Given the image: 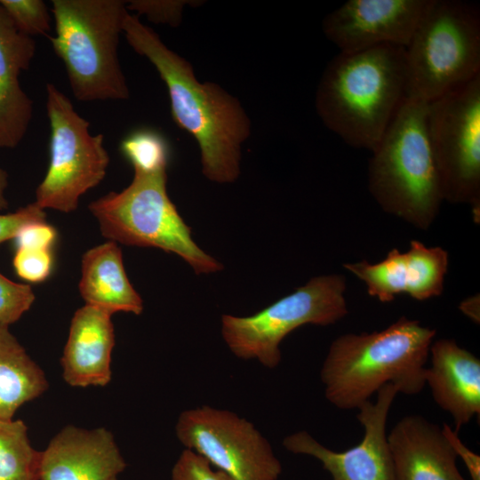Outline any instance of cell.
<instances>
[{"label":"cell","mask_w":480,"mask_h":480,"mask_svg":"<svg viewBox=\"0 0 480 480\" xmlns=\"http://www.w3.org/2000/svg\"><path fill=\"white\" fill-rule=\"evenodd\" d=\"M428 102L405 97L372 151L368 189L383 212L427 230L444 201L428 130Z\"/></svg>","instance_id":"obj_4"},{"label":"cell","mask_w":480,"mask_h":480,"mask_svg":"<svg viewBox=\"0 0 480 480\" xmlns=\"http://www.w3.org/2000/svg\"><path fill=\"white\" fill-rule=\"evenodd\" d=\"M166 170L134 172L128 187L92 202L88 208L103 236L122 244L154 247L183 259L197 275L211 274L222 265L193 240L191 228L171 201Z\"/></svg>","instance_id":"obj_6"},{"label":"cell","mask_w":480,"mask_h":480,"mask_svg":"<svg viewBox=\"0 0 480 480\" xmlns=\"http://www.w3.org/2000/svg\"><path fill=\"white\" fill-rule=\"evenodd\" d=\"M435 336L436 330L406 316L381 331L339 336L320 371L325 398L339 409L352 410L388 384L398 393L419 394L426 385Z\"/></svg>","instance_id":"obj_2"},{"label":"cell","mask_w":480,"mask_h":480,"mask_svg":"<svg viewBox=\"0 0 480 480\" xmlns=\"http://www.w3.org/2000/svg\"><path fill=\"white\" fill-rule=\"evenodd\" d=\"M114 480H117V478L114 479Z\"/></svg>","instance_id":"obj_34"},{"label":"cell","mask_w":480,"mask_h":480,"mask_svg":"<svg viewBox=\"0 0 480 480\" xmlns=\"http://www.w3.org/2000/svg\"><path fill=\"white\" fill-rule=\"evenodd\" d=\"M44 221H46V212L36 202L13 212L0 213V244L14 239L19 231L25 226Z\"/></svg>","instance_id":"obj_28"},{"label":"cell","mask_w":480,"mask_h":480,"mask_svg":"<svg viewBox=\"0 0 480 480\" xmlns=\"http://www.w3.org/2000/svg\"><path fill=\"white\" fill-rule=\"evenodd\" d=\"M56 238L55 228L44 221L25 226L14 237V241L16 248L51 250Z\"/></svg>","instance_id":"obj_29"},{"label":"cell","mask_w":480,"mask_h":480,"mask_svg":"<svg viewBox=\"0 0 480 480\" xmlns=\"http://www.w3.org/2000/svg\"><path fill=\"white\" fill-rule=\"evenodd\" d=\"M343 267L364 283L371 297L382 303L402 293L425 300L443 293L449 254L441 246L429 247L412 240L408 251L394 248L377 263L362 260Z\"/></svg>","instance_id":"obj_14"},{"label":"cell","mask_w":480,"mask_h":480,"mask_svg":"<svg viewBox=\"0 0 480 480\" xmlns=\"http://www.w3.org/2000/svg\"><path fill=\"white\" fill-rule=\"evenodd\" d=\"M397 394L396 387L388 384L377 392L375 402L369 400L357 409L364 436L358 444L344 452L325 447L304 430L284 437L283 445L294 454L319 460L332 480H395L386 427Z\"/></svg>","instance_id":"obj_12"},{"label":"cell","mask_w":480,"mask_h":480,"mask_svg":"<svg viewBox=\"0 0 480 480\" xmlns=\"http://www.w3.org/2000/svg\"><path fill=\"white\" fill-rule=\"evenodd\" d=\"M430 0H349L323 21L326 37L340 52L383 44L405 48Z\"/></svg>","instance_id":"obj_13"},{"label":"cell","mask_w":480,"mask_h":480,"mask_svg":"<svg viewBox=\"0 0 480 480\" xmlns=\"http://www.w3.org/2000/svg\"><path fill=\"white\" fill-rule=\"evenodd\" d=\"M406 97L432 101L480 75V12L430 0L405 47Z\"/></svg>","instance_id":"obj_7"},{"label":"cell","mask_w":480,"mask_h":480,"mask_svg":"<svg viewBox=\"0 0 480 480\" xmlns=\"http://www.w3.org/2000/svg\"><path fill=\"white\" fill-rule=\"evenodd\" d=\"M111 316L86 304L75 312L60 358L62 377L69 386L104 387L110 382L115 346Z\"/></svg>","instance_id":"obj_18"},{"label":"cell","mask_w":480,"mask_h":480,"mask_svg":"<svg viewBox=\"0 0 480 480\" xmlns=\"http://www.w3.org/2000/svg\"><path fill=\"white\" fill-rule=\"evenodd\" d=\"M46 112L50 122V163L36 191L44 210H76L79 198L104 179L109 156L102 134L92 135L89 122L70 99L53 84H46Z\"/></svg>","instance_id":"obj_9"},{"label":"cell","mask_w":480,"mask_h":480,"mask_svg":"<svg viewBox=\"0 0 480 480\" xmlns=\"http://www.w3.org/2000/svg\"><path fill=\"white\" fill-rule=\"evenodd\" d=\"M442 431L456 452L457 457L462 459L469 473L470 480H480V456L468 448L459 437V433L447 424L443 425Z\"/></svg>","instance_id":"obj_31"},{"label":"cell","mask_w":480,"mask_h":480,"mask_svg":"<svg viewBox=\"0 0 480 480\" xmlns=\"http://www.w3.org/2000/svg\"><path fill=\"white\" fill-rule=\"evenodd\" d=\"M42 368L28 356L9 326L0 324V420H12L28 402L48 389Z\"/></svg>","instance_id":"obj_21"},{"label":"cell","mask_w":480,"mask_h":480,"mask_svg":"<svg viewBox=\"0 0 480 480\" xmlns=\"http://www.w3.org/2000/svg\"><path fill=\"white\" fill-rule=\"evenodd\" d=\"M123 34L164 82L172 119L200 148L204 175L217 183L234 182L240 174L242 144L251 132L249 117L238 100L215 83H200L191 64L136 15L127 14Z\"/></svg>","instance_id":"obj_1"},{"label":"cell","mask_w":480,"mask_h":480,"mask_svg":"<svg viewBox=\"0 0 480 480\" xmlns=\"http://www.w3.org/2000/svg\"><path fill=\"white\" fill-rule=\"evenodd\" d=\"M124 156L134 172L145 173L167 170L169 146L157 132L142 128L129 133L120 144Z\"/></svg>","instance_id":"obj_23"},{"label":"cell","mask_w":480,"mask_h":480,"mask_svg":"<svg viewBox=\"0 0 480 480\" xmlns=\"http://www.w3.org/2000/svg\"><path fill=\"white\" fill-rule=\"evenodd\" d=\"M395 480H467L442 428L421 415H407L388 434Z\"/></svg>","instance_id":"obj_16"},{"label":"cell","mask_w":480,"mask_h":480,"mask_svg":"<svg viewBox=\"0 0 480 480\" xmlns=\"http://www.w3.org/2000/svg\"><path fill=\"white\" fill-rule=\"evenodd\" d=\"M8 185V174L0 167V212L8 208V201L5 196V190Z\"/></svg>","instance_id":"obj_33"},{"label":"cell","mask_w":480,"mask_h":480,"mask_svg":"<svg viewBox=\"0 0 480 480\" xmlns=\"http://www.w3.org/2000/svg\"><path fill=\"white\" fill-rule=\"evenodd\" d=\"M180 4L173 1L134 0L126 4L128 11L145 14L151 21L175 24L180 18Z\"/></svg>","instance_id":"obj_30"},{"label":"cell","mask_w":480,"mask_h":480,"mask_svg":"<svg viewBox=\"0 0 480 480\" xmlns=\"http://www.w3.org/2000/svg\"><path fill=\"white\" fill-rule=\"evenodd\" d=\"M36 42L15 28L0 4V148L17 147L33 116V101L22 89L20 73L35 56Z\"/></svg>","instance_id":"obj_19"},{"label":"cell","mask_w":480,"mask_h":480,"mask_svg":"<svg viewBox=\"0 0 480 480\" xmlns=\"http://www.w3.org/2000/svg\"><path fill=\"white\" fill-rule=\"evenodd\" d=\"M346 287L342 275L318 276L252 316L223 315V340L238 358L274 369L281 361L280 343L289 333L305 324L328 326L348 315Z\"/></svg>","instance_id":"obj_8"},{"label":"cell","mask_w":480,"mask_h":480,"mask_svg":"<svg viewBox=\"0 0 480 480\" xmlns=\"http://www.w3.org/2000/svg\"><path fill=\"white\" fill-rule=\"evenodd\" d=\"M35 300L29 284L15 283L0 273V324L10 326L17 322Z\"/></svg>","instance_id":"obj_25"},{"label":"cell","mask_w":480,"mask_h":480,"mask_svg":"<svg viewBox=\"0 0 480 480\" xmlns=\"http://www.w3.org/2000/svg\"><path fill=\"white\" fill-rule=\"evenodd\" d=\"M41 452L21 420H0V480H39Z\"/></svg>","instance_id":"obj_22"},{"label":"cell","mask_w":480,"mask_h":480,"mask_svg":"<svg viewBox=\"0 0 480 480\" xmlns=\"http://www.w3.org/2000/svg\"><path fill=\"white\" fill-rule=\"evenodd\" d=\"M79 292L86 305L111 315H140L143 311V300L125 272L121 248L113 241L83 254Z\"/></svg>","instance_id":"obj_20"},{"label":"cell","mask_w":480,"mask_h":480,"mask_svg":"<svg viewBox=\"0 0 480 480\" xmlns=\"http://www.w3.org/2000/svg\"><path fill=\"white\" fill-rule=\"evenodd\" d=\"M172 480H233L195 452L184 449L172 470Z\"/></svg>","instance_id":"obj_27"},{"label":"cell","mask_w":480,"mask_h":480,"mask_svg":"<svg viewBox=\"0 0 480 480\" xmlns=\"http://www.w3.org/2000/svg\"><path fill=\"white\" fill-rule=\"evenodd\" d=\"M460 310L471 319L474 323L479 324L480 304L479 296L474 295L464 300L459 306Z\"/></svg>","instance_id":"obj_32"},{"label":"cell","mask_w":480,"mask_h":480,"mask_svg":"<svg viewBox=\"0 0 480 480\" xmlns=\"http://www.w3.org/2000/svg\"><path fill=\"white\" fill-rule=\"evenodd\" d=\"M12 265L21 279L29 283H41L52 271L53 257L50 249L16 248Z\"/></svg>","instance_id":"obj_26"},{"label":"cell","mask_w":480,"mask_h":480,"mask_svg":"<svg viewBox=\"0 0 480 480\" xmlns=\"http://www.w3.org/2000/svg\"><path fill=\"white\" fill-rule=\"evenodd\" d=\"M125 468L109 430L68 425L41 452L39 480H114Z\"/></svg>","instance_id":"obj_15"},{"label":"cell","mask_w":480,"mask_h":480,"mask_svg":"<svg viewBox=\"0 0 480 480\" xmlns=\"http://www.w3.org/2000/svg\"><path fill=\"white\" fill-rule=\"evenodd\" d=\"M406 83L404 47L340 52L320 79L316 111L347 144L372 152L406 97Z\"/></svg>","instance_id":"obj_3"},{"label":"cell","mask_w":480,"mask_h":480,"mask_svg":"<svg viewBox=\"0 0 480 480\" xmlns=\"http://www.w3.org/2000/svg\"><path fill=\"white\" fill-rule=\"evenodd\" d=\"M15 28L32 37L46 36L51 29V12L42 0H0Z\"/></svg>","instance_id":"obj_24"},{"label":"cell","mask_w":480,"mask_h":480,"mask_svg":"<svg viewBox=\"0 0 480 480\" xmlns=\"http://www.w3.org/2000/svg\"><path fill=\"white\" fill-rule=\"evenodd\" d=\"M175 434L185 449L233 480H277L280 460L255 426L236 413L202 405L183 411Z\"/></svg>","instance_id":"obj_11"},{"label":"cell","mask_w":480,"mask_h":480,"mask_svg":"<svg viewBox=\"0 0 480 480\" xmlns=\"http://www.w3.org/2000/svg\"><path fill=\"white\" fill-rule=\"evenodd\" d=\"M429 356L425 384L436 404L452 416L459 433L480 414V360L452 339L433 341Z\"/></svg>","instance_id":"obj_17"},{"label":"cell","mask_w":480,"mask_h":480,"mask_svg":"<svg viewBox=\"0 0 480 480\" xmlns=\"http://www.w3.org/2000/svg\"><path fill=\"white\" fill-rule=\"evenodd\" d=\"M52 50L62 60L74 97L80 101L124 100L129 87L118 58L129 13L121 0H52Z\"/></svg>","instance_id":"obj_5"},{"label":"cell","mask_w":480,"mask_h":480,"mask_svg":"<svg viewBox=\"0 0 480 480\" xmlns=\"http://www.w3.org/2000/svg\"><path fill=\"white\" fill-rule=\"evenodd\" d=\"M428 136L443 196L480 217V75L428 102Z\"/></svg>","instance_id":"obj_10"}]
</instances>
